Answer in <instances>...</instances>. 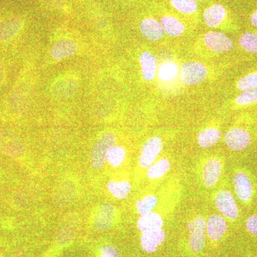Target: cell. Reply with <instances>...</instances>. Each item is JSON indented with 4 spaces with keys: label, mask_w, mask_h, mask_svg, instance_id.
Returning <instances> with one entry per match:
<instances>
[{
    "label": "cell",
    "mask_w": 257,
    "mask_h": 257,
    "mask_svg": "<svg viewBox=\"0 0 257 257\" xmlns=\"http://www.w3.org/2000/svg\"><path fill=\"white\" fill-rule=\"evenodd\" d=\"M116 138L112 132L101 134L92 146L90 154V165L95 170H100L106 162L108 152L116 145Z\"/></svg>",
    "instance_id": "6da1fadb"
},
{
    "label": "cell",
    "mask_w": 257,
    "mask_h": 257,
    "mask_svg": "<svg viewBox=\"0 0 257 257\" xmlns=\"http://www.w3.org/2000/svg\"><path fill=\"white\" fill-rule=\"evenodd\" d=\"M233 187L239 200L249 204L254 195V186L251 176L246 171L236 170L233 176Z\"/></svg>",
    "instance_id": "7a4b0ae2"
},
{
    "label": "cell",
    "mask_w": 257,
    "mask_h": 257,
    "mask_svg": "<svg viewBox=\"0 0 257 257\" xmlns=\"http://www.w3.org/2000/svg\"><path fill=\"white\" fill-rule=\"evenodd\" d=\"M187 229L189 233V248L194 252L202 251L205 246V219L202 216H197L187 223Z\"/></svg>",
    "instance_id": "3957f363"
},
{
    "label": "cell",
    "mask_w": 257,
    "mask_h": 257,
    "mask_svg": "<svg viewBox=\"0 0 257 257\" xmlns=\"http://www.w3.org/2000/svg\"><path fill=\"white\" fill-rule=\"evenodd\" d=\"M214 204L221 216L230 221H235L239 216V211L234 196L229 191L221 189L216 193Z\"/></svg>",
    "instance_id": "277c9868"
},
{
    "label": "cell",
    "mask_w": 257,
    "mask_h": 257,
    "mask_svg": "<svg viewBox=\"0 0 257 257\" xmlns=\"http://www.w3.org/2000/svg\"><path fill=\"white\" fill-rule=\"evenodd\" d=\"M163 143L159 137L154 136L149 138L144 143L139 155L138 163L142 168H148L156 160L157 157L162 152Z\"/></svg>",
    "instance_id": "5b68a950"
},
{
    "label": "cell",
    "mask_w": 257,
    "mask_h": 257,
    "mask_svg": "<svg viewBox=\"0 0 257 257\" xmlns=\"http://www.w3.org/2000/svg\"><path fill=\"white\" fill-rule=\"evenodd\" d=\"M0 152L13 158H20L25 153V147L14 134L0 128Z\"/></svg>",
    "instance_id": "8992f818"
},
{
    "label": "cell",
    "mask_w": 257,
    "mask_h": 257,
    "mask_svg": "<svg viewBox=\"0 0 257 257\" xmlns=\"http://www.w3.org/2000/svg\"><path fill=\"white\" fill-rule=\"evenodd\" d=\"M207 69L204 64L197 62H186L181 67L179 78L185 84H199L205 79Z\"/></svg>",
    "instance_id": "52a82bcc"
},
{
    "label": "cell",
    "mask_w": 257,
    "mask_h": 257,
    "mask_svg": "<svg viewBox=\"0 0 257 257\" xmlns=\"http://www.w3.org/2000/svg\"><path fill=\"white\" fill-rule=\"evenodd\" d=\"M251 135L246 128L234 126L230 128L224 135L226 147L232 151H241L249 146Z\"/></svg>",
    "instance_id": "ba28073f"
},
{
    "label": "cell",
    "mask_w": 257,
    "mask_h": 257,
    "mask_svg": "<svg viewBox=\"0 0 257 257\" xmlns=\"http://www.w3.org/2000/svg\"><path fill=\"white\" fill-rule=\"evenodd\" d=\"M80 225V218L77 214H71L64 218L57 230L56 241L58 244L65 245L70 242L77 234Z\"/></svg>",
    "instance_id": "9c48e42d"
},
{
    "label": "cell",
    "mask_w": 257,
    "mask_h": 257,
    "mask_svg": "<svg viewBox=\"0 0 257 257\" xmlns=\"http://www.w3.org/2000/svg\"><path fill=\"white\" fill-rule=\"evenodd\" d=\"M79 51V44L72 38H62L52 44L50 56L52 60L59 62L74 57Z\"/></svg>",
    "instance_id": "30bf717a"
},
{
    "label": "cell",
    "mask_w": 257,
    "mask_h": 257,
    "mask_svg": "<svg viewBox=\"0 0 257 257\" xmlns=\"http://www.w3.org/2000/svg\"><path fill=\"white\" fill-rule=\"evenodd\" d=\"M79 87L77 77L73 75H64L52 84L51 91L55 97L66 99L75 94Z\"/></svg>",
    "instance_id": "8fae6325"
},
{
    "label": "cell",
    "mask_w": 257,
    "mask_h": 257,
    "mask_svg": "<svg viewBox=\"0 0 257 257\" xmlns=\"http://www.w3.org/2000/svg\"><path fill=\"white\" fill-rule=\"evenodd\" d=\"M204 23L210 28L224 25L229 20L227 10L222 5L212 4L207 7L203 13Z\"/></svg>",
    "instance_id": "7c38bea8"
},
{
    "label": "cell",
    "mask_w": 257,
    "mask_h": 257,
    "mask_svg": "<svg viewBox=\"0 0 257 257\" xmlns=\"http://www.w3.org/2000/svg\"><path fill=\"white\" fill-rule=\"evenodd\" d=\"M204 42L209 50L216 53H225L233 47L231 39L222 32H209L204 36Z\"/></svg>",
    "instance_id": "4fadbf2b"
},
{
    "label": "cell",
    "mask_w": 257,
    "mask_h": 257,
    "mask_svg": "<svg viewBox=\"0 0 257 257\" xmlns=\"http://www.w3.org/2000/svg\"><path fill=\"white\" fill-rule=\"evenodd\" d=\"M116 209L112 204L104 203L96 211L93 220V226L96 231H106L114 222Z\"/></svg>",
    "instance_id": "5bb4252c"
},
{
    "label": "cell",
    "mask_w": 257,
    "mask_h": 257,
    "mask_svg": "<svg viewBox=\"0 0 257 257\" xmlns=\"http://www.w3.org/2000/svg\"><path fill=\"white\" fill-rule=\"evenodd\" d=\"M166 234L162 229L152 230L144 232L140 237V244L144 251L147 253L157 251L159 246L165 241Z\"/></svg>",
    "instance_id": "9a60e30c"
},
{
    "label": "cell",
    "mask_w": 257,
    "mask_h": 257,
    "mask_svg": "<svg viewBox=\"0 0 257 257\" xmlns=\"http://www.w3.org/2000/svg\"><path fill=\"white\" fill-rule=\"evenodd\" d=\"M222 171V165L219 160L211 158L207 161L203 166L202 178L203 183L207 187H211L216 184Z\"/></svg>",
    "instance_id": "2e32d148"
},
{
    "label": "cell",
    "mask_w": 257,
    "mask_h": 257,
    "mask_svg": "<svg viewBox=\"0 0 257 257\" xmlns=\"http://www.w3.org/2000/svg\"><path fill=\"white\" fill-rule=\"evenodd\" d=\"M206 230L209 239L213 241L220 240L227 230V224L224 216L219 214H213L207 219Z\"/></svg>",
    "instance_id": "e0dca14e"
},
{
    "label": "cell",
    "mask_w": 257,
    "mask_h": 257,
    "mask_svg": "<svg viewBox=\"0 0 257 257\" xmlns=\"http://www.w3.org/2000/svg\"><path fill=\"white\" fill-rule=\"evenodd\" d=\"M139 27L142 35L150 41H158L163 37V30L156 19L150 17L143 19Z\"/></svg>",
    "instance_id": "ac0fdd59"
},
{
    "label": "cell",
    "mask_w": 257,
    "mask_h": 257,
    "mask_svg": "<svg viewBox=\"0 0 257 257\" xmlns=\"http://www.w3.org/2000/svg\"><path fill=\"white\" fill-rule=\"evenodd\" d=\"M23 23L18 18H7L0 21V42L10 41L21 31Z\"/></svg>",
    "instance_id": "d6986e66"
},
{
    "label": "cell",
    "mask_w": 257,
    "mask_h": 257,
    "mask_svg": "<svg viewBox=\"0 0 257 257\" xmlns=\"http://www.w3.org/2000/svg\"><path fill=\"white\" fill-rule=\"evenodd\" d=\"M76 197L75 184L70 181L62 182L55 195V202L60 207L68 205Z\"/></svg>",
    "instance_id": "ffe728a7"
},
{
    "label": "cell",
    "mask_w": 257,
    "mask_h": 257,
    "mask_svg": "<svg viewBox=\"0 0 257 257\" xmlns=\"http://www.w3.org/2000/svg\"><path fill=\"white\" fill-rule=\"evenodd\" d=\"M142 77L147 82L155 78L157 71L156 57L151 52H143L140 56Z\"/></svg>",
    "instance_id": "44dd1931"
},
{
    "label": "cell",
    "mask_w": 257,
    "mask_h": 257,
    "mask_svg": "<svg viewBox=\"0 0 257 257\" xmlns=\"http://www.w3.org/2000/svg\"><path fill=\"white\" fill-rule=\"evenodd\" d=\"M160 25L163 32L170 37L180 36L185 31L183 23L172 15H163L160 19Z\"/></svg>",
    "instance_id": "7402d4cb"
},
{
    "label": "cell",
    "mask_w": 257,
    "mask_h": 257,
    "mask_svg": "<svg viewBox=\"0 0 257 257\" xmlns=\"http://www.w3.org/2000/svg\"><path fill=\"white\" fill-rule=\"evenodd\" d=\"M162 226L163 219L162 216L154 211L145 215L140 216L137 222V226L142 233L162 229Z\"/></svg>",
    "instance_id": "603a6c76"
},
{
    "label": "cell",
    "mask_w": 257,
    "mask_h": 257,
    "mask_svg": "<svg viewBox=\"0 0 257 257\" xmlns=\"http://www.w3.org/2000/svg\"><path fill=\"white\" fill-rule=\"evenodd\" d=\"M106 189L112 197L118 199H124L127 197L131 192L132 186L130 182L125 179H112L106 183Z\"/></svg>",
    "instance_id": "cb8c5ba5"
},
{
    "label": "cell",
    "mask_w": 257,
    "mask_h": 257,
    "mask_svg": "<svg viewBox=\"0 0 257 257\" xmlns=\"http://www.w3.org/2000/svg\"><path fill=\"white\" fill-rule=\"evenodd\" d=\"M220 138L221 133L218 128H206L198 134L197 143L202 148H209L215 145Z\"/></svg>",
    "instance_id": "d4e9b609"
},
{
    "label": "cell",
    "mask_w": 257,
    "mask_h": 257,
    "mask_svg": "<svg viewBox=\"0 0 257 257\" xmlns=\"http://www.w3.org/2000/svg\"><path fill=\"white\" fill-rule=\"evenodd\" d=\"M171 167L170 161L166 158H162L154 162L148 167L147 176L150 179H160L168 172Z\"/></svg>",
    "instance_id": "484cf974"
},
{
    "label": "cell",
    "mask_w": 257,
    "mask_h": 257,
    "mask_svg": "<svg viewBox=\"0 0 257 257\" xmlns=\"http://www.w3.org/2000/svg\"><path fill=\"white\" fill-rule=\"evenodd\" d=\"M239 44L245 52L257 53V32H244L239 37Z\"/></svg>",
    "instance_id": "4316f807"
},
{
    "label": "cell",
    "mask_w": 257,
    "mask_h": 257,
    "mask_svg": "<svg viewBox=\"0 0 257 257\" xmlns=\"http://www.w3.org/2000/svg\"><path fill=\"white\" fill-rule=\"evenodd\" d=\"M126 150L122 146L115 145L108 152L106 162L112 167H118L124 162Z\"/></svg>",
    "instance_id": "83f0119b"
},
{
    "label": "cell",
    "mask_w": 257,
    "mask_h": 257,
    "mask_svg": "<svg viewBox=\"0 0 257 257\" xmlns=\"http://www.w3.org/2000/svg\"><path fill=\"white\" fill-rule=\"evenodd\" d=\"M157 204V197L155 195L150 194V195L145 196L143 199L137 201L135 206H136L138 214L140 216H143L152 212L156 207Z\"/></svg>",
    "instance_id": "f1b7e54d"
},
{
    "label": "cell",
    "mask_w": 257,
    "mask_h": 257,
    "mask_svg": "<svg viewBox=\"0 0 257 257\" xmlns=\"http://www.w3.org/2000/svg\"><path fill=\"white\" fill-rule=\"evenodd\" d=\"M172 8L182 14L190 15L197 13V3L192 0H170Z\"/></svg>",
    "instance_id": "f546056e"
},
{
    "label": "cell",
    "mask_w": 257,
    "mask_h": 257,
    "mask_svg": "<svg viewBox=\"0 0 257 257\" xmlns=\"http://www.w3.org/2000/svg\"><path fill=\"white\" fill-rule=\"evenodd\" d=\"M257 102V89L242 91L234 99L235 104L239 106L250 105Z\"/></svg>",
    "instance_id": "4dcf8cb0"
},
{
    "label": "cell",
    "mask_w": 257,
    "mask_h": 257,
    "mask_svg": "<svg viewBox=\"0 0 257 257\" xmlns=\"http://www.w3.org/2000/svg\"><path fill=\"white\" fill-rule=\"evenodd\" d=\"M178 72L177 64L173 62H166L160 66L158 70L159 77L163 81H170L175 78Z\"/></svg>",
    "instance_id": "1f68e13d"
},
{
    "label": "cell",
    "mask_w": 257,
    "mask_h": 257,
    "mask_svg": "<svg viewBox=\"0 0 257 257\" xmlns=\"http://www.w3.org/2000/svg\"><path fill=\"white\" fill-rule=\"evenodd\" d=\"M236 87L241 92L257 89V72L248 73L241 77L236 83Z\"/></svg>",
    "instance_id": "d6a6232c"
},
{
    "label": "cell",
    "mask_w": 257,
    "mask_h": 257,
    "mask_svg": "<svg viewBox=\"0 0 257 257\" xmlns=\"http://www.w3.org/2000/svg\"><path fill=\"white\" fill-rule=\"evenodd\" d=\"M245 226L249 234L257 236V214L248 216L245 222Z\"/></svg>",
    "instance_id": "836d02e7"
},
{
    "label": "cell",
    "mask_w": 257,
    "mask_h": 257,
    "mask_svg": "<svg viewBox=\"0 0 257 257\" xmlns=\"http://www.w3.org/2000/svg\"><path fill=\"white\" fill-rule=\"evenodd\" d=\"M99 257H120L117 248L112 245H106L100 248Z\"/></svg>",
    "instance_id": "e575fe53"
},
{
    "label": "cell",
    "mask_w": 257,
    "mask_h": 257,
    "mask_svg": "<svg viewBox=\"0 0 257 257\" xmlns=\"http://www.w3.org/2000/svg\"><path fill=\"white\" fill-rule=\"evenodd\" d=\"M250 23L254 28H257V10L253 11L250 16Z\"/></svg>",
    "instance_id": "d590c367"
},
{
    "label": "cell",
    "mask_w": 257,
    "mask_h": 257,
    "mask_svg": "<svg viewBox=\"0 0 257 257\" xmlns=\"http://www.w3.org/2000/svg\"><path fill=\"white\" fill-rule=\"evenodd\" d=\"M5 77V72L4 69H3V67L0 65V83L3 82V79H4Z\"/></svg>",
    "instance_id": "8d00e7d4"
},
{
    "label": "cell",
    "mask_w": 257,
    "mask_h": 257,
    "mask_svg": "<svg viewBox=\"0 0 257 257\" xmlns=\"http://www.w3.org/2000/svg\"><path fill=\"white\" fill-rule=\"evenodd\" d=\"M7 257H22V255L20 253H13Z\"/></svg>",
    "instance_id": "74e56055"
},
{
    "label": "cell",
    "mask_w": 257,
    "mask_h": 257,
    "mask_svg": "<svg viewBox=\"0 0 257 257\" xmlns=\"http://www.w3.org/2000/svg\"><path fill=\"white\" fill-rule=\"evenodd\" d=\"M192 1L194 2V3H198V2H201L202 0H192Z\"/></svg>",
    "instance_id": "f35d334b"
},
{
    "label": "cell",
    "mask_w": 257,
    "mask_h": 257,
    "mask_svg": "<svg viewBox=\"0 0 257 257\" xmlns=\"http://www.w3.org/2000/svg\"><path fill=\"white\" fill-rule=\"evenodd\" d=\"M247 257H248V256H247Z\"/></svg>",
    "instance_id": "ab89813d"
}]
</instances>
